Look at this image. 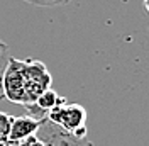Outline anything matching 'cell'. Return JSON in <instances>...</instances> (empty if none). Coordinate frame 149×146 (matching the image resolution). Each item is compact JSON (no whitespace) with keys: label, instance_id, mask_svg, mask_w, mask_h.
I'll return each instance as SVG.
<instances>
[{"label":"cell","instance_id":"obj_1","mask_svg":"<svg viewBox=\"0 0 149 146\" xmlns=\"http://www.w3.org/2000/svg\"><path fill=\"white\" fill-rule=\"evenodd\" d=\"M53 77L47 66L39 60L9 58L2 77L3 99L17 105H29L51 88Z\"/></svg>","mask_w":149,"mask_h":146},{"label":"cell","instance_id":"obj_2","mask_svg":"<svg viewBox=\"0 0 149 146\" xmlns=\"http://www.w3.org/2000/svg\"><path fill=\"white\" fill-rule=\"evenodd\" d=\"M51 122L65 129L68 133H73L78 138H86V109L80 104H68L63 102L49 110L46 116Z\"/></svg>","mask_w":149,"mask_h":146},{"label":"cell","instance_id":"obj_3","mask_svg":"<svg viewBox=\"0 0 149 146\" xmlns=\"http://www.w3.org/2000/svg\"><path fill=\"white\" fill-rule=\"evenodd\" d=\"M36 136L44 143V146H93L88 138H78L73 133H68L49 119H42L36 131Z\"/></svg>","mask_w":149,"mask_h":146},{"label":"cell","instance_id":"obj_4","mask_svg":"<svg viewBox=\"0 0 149 146\" xmlns=\"http://www.w3.org/2000/svg\"><path fill=\"white\" fill-rule=\"evenodd\" d=\"M39 124H41V121L31 117L29 114L12 117V122H10V133H9V146H17L19 143L24 141L26 138L36 134Z\"/></svg>","mask_w":149,"mask_h":146},{"label":"cell","instance_id":"obj_5","mask_svg":"<svg viewBox=\"0 0 149 146\" xmlns=\"http://www.w3.org/2000/svg\"><path fill=\"white\" fill-rule=\"evenodd\" d=\"M63 102H66L65 97H61L56 90L49 88V90L44 92L34 104H29V105H24V107H26V110H27V114L31 117L37 119V121H42V119H46L49 110H53L56 105H59V104H63Z\"/></svg>","mask_w":149,"mask_h":146},{"label":"cell","instance_id":"obj_6","mask_svg":"<svg viewBox=\"0 0 149 146\" xmlns=\"http://www.w3.org/2000/svg\"><path fill=\"white\" fill-rule=\"evenodd\" d=\"M14 116H9L0 110V146H9V133H10V122Z\"/></svg>","mask_w":149,"mask_h":146},{"label":"cell","instance_id":"obj_7","mask_svg":"<svg viewBox=\"0 0 149 146\" xmlns=\"http://www.w3.org/2000/svg\"><path fill=\"white\" fill-rule=\"evenodd\" d=\"M9 46L5 44L2 39H0V100L3 99V92H2V77H3V72H5V66L9 63Z\"/></svg>","mask_w":149,"mask_h":146},{"label":"cell","instance_id":"obj_8","mask_svg":"<svg viewBox=\"0 0 149 146\" xmlns=\"http://www.w3.org/2000/svg\"><path fill=\"white\" fill-rule=\"evenodd\" d=\"M31 5H37V7H54V5H63L65 0H22Z\"/></svg>","mask_w":149,"mask_h":146},{"label":"cell","instance_id":"obj_9","mask_svg":"<svg viewBox=\"0 0 149 146\" xmlns=\"http://www.w3.org/2000/svg\"><path fill=\"white\" fill-rule=\"evenodd\" d=\"M17 146H44V143H42V141L36 136V134H32V136L26 138L24 141H20Z\"/></svg>","mask_w":149,"mask_h":146},{"label":"cell","instance_id":"obj_10","mask_svg":"<svg viewBox=\"0 0 149 146\" xmlns=\"http://www.w3.org/2000/svg\"><path fill=\"white\" fill-rule=\"evenodd\" d=\"M144 9H146V12L149 14V0H144Z\"/></svg>","mask_w":149,"mask_h":146},{"label":"cell","instance_id":"obj_11","mask_svg":"<svg viewBox=\"0 0 149 146\" xmlns=\"http://www.w3.org/2000/svg\"><path fill=\"white\" fill-rule=\"evenodd\" d=\"M68 2H71V0H65V4H68Z\"/></svg>","mask_w":149,"mask_h":146}]
</instances>
